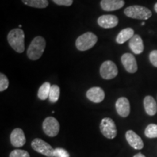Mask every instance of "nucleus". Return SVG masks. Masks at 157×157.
<instances>
[{
    "label": "nucleus",
    "mask_w": 157,
    "mask_h": 157,
    "mask_svg": "<svg viewBox=\"0 0 157 157\" xmlns=\"http://www.w3.org/2000/svg\"><path fill=\"white\" fill-rule=\"evenodd\" d=\"M9 44L15 52L22 53L25 50V33L21 29H14L7 35Z\"/></svg>",
    "instance_id": "obj_1"
},
{
    "label": "nucleus",
    "mask_w": 157,
    "mask_h": 157,
    "mask_svg": "<svg viewBox=\"0 0 157 157\" xmlns=\"http://www.w3.org/2000/svg\"><path fill=\"white\" fill-rule=\"evenodd\" d=\"M46 47V41L42 36H38L31 41L27 50V56L32 60H36L42 57Z\"/></svg>",
    "instance_id": "obj_2"
},
{
    "label": "nucleus",
    "mask_w": 157,
    "mask_h": 157,
    "mask_svg": "<svg viewBox=\"0 0 157 157\" xmlns=\"http://www.w3.org/2000/svg\"><path fill=\"white\" fill-rule=\"evenodd\" d=\"M125 15L133 19L148 20L152 16V13L148 8L140 5H132L127 7L124 11Z\"/></svg>",
    "instance_id": "obj_3"
},
{
    "label": "nucleus",
    "mask_w": 157,
    "mask_h": 157,
    "mask_svg": "<svg viewBox=\"0 0 157 157\" xmlns=\"http://www.w3.org/2000/svg\"><path fill=\"white\" fill-rule=\"evenodd\" d=\"M98 42V37L93 32H86L76 39V47L78 50L86 51L91 49Z\"/></svg>",
    "instance_id": "obj_4"
},
{
    "label": "nucleus",
    "mask_w": 157,
    "mask_h": 157,
    "mask_svg": "<svg viewBox=\"0 0 157 157\" xmlns=\"http://www.w3.org/2000/svg\"><path fill=\"white\" fill-rule=\"evenodd\" d=\"M100 129L104 136L108 139H113L117 135V129L115 122L109 117L103 118L101 121Z\"/></svg>",
    "instance_id": "obj_5"
},
{
    "label": "nucleus",
    "mask_w": 157,
    "mask_h": 157,
    "mask_svg": "<svg viewBox=\"0 0 157 157\" xmlns=\"http://www.w3.org/2000/svg\"><path fill=\"white\" fill-rule=\"evenodd\" d=\"M31 147L35 151L40 153L47 157H54V151L52 146L40 138H35L31 142Z\"/></svg>",
    "instance_id": "obj_6"
},
{
    "label": "nucleus",
    "mask_w": 157,
    "mask_h": 157,
    "mask_svg": "<svg viewBox=\"0 0 157 157\" xmlns=\"http://www.w3.org/2000/svg\"><path fill=\"white\" fill-rule=\"evenodd\" d=\"M42 129L44 132L49 137H56L60 131V124L56 118L47 117L43 121Z\"/></svg>",
    "instance_id": "obj_7"
},
{
    "label": "nucleus",
    "mask_w": 157,
    "mask_h": 157,
    "mask_svg": "<svg viewBox=\"0 0 157 157\" xmlns=\"http://www.w3.org/2000/svg\"><path fill=\"white\" fill-rule=\"evenodd\" d=\"M100 74L104 79H112L118 74L117 66L111 60H106L102 63L100 68Z\"/></svg>",
    "instance_id": "obj_8"
},
{
    "label": "nucleus",
    "mask_w": 157,
    "mask_h": 157,
    "mask_svg": "<svg viewBox=\"0 0 157 157\" xmlns=\"http://www.w3.org/2000/svg\"><path fill=\"white\" fill-rule=\"evenodd\" d=\"M121 63L127 72L134 74L137 71V63L135 56L131 53H124L121 58Z\"/></svg>",
    "instance_id": "obj_9"
},
{
    "label": "nucleus",
    "mask_w": 157,
    "mask_h": 157,
    "mask_svg": "<svg viewBox=\"0 0 157 157\" xmlns=\"http://www.w3.org/2000/svg\"><path fill=\"white\" fill-rule=\"evenodd\" d=\"M119 23V18L113 15H103L98 17V24L103 29H112Z\"/></svg>",
    "instance_id": "obj_10"
},
{
    "label": "nucleus",
    "mask_w": 157,
    "mask_h": 157,
    "mask_svg": "<svg viewBox=\"0 0 157 157\" xmlns=\"http://www.w3.org/2000/svg\"><path fill=\"white\" fill-rule=\"evenodd\" d=\"M127 141L132 148L136 150H141L144 147V143L141 137L132 130H128L125 134Z\"/></svg>",
    "instance_id": "obj_11"
},
{
    "label": "nucleus",
    "mask_w": 157,
    "mask_h": 157,
    "mask_svg": "<svg viewBox=\"0 0 157 157\" xmlns=\"http://www.w3.org/2000/svg\"><path fill=\"white\" fill-rule=\"evenodd\" d=\"M10 142L11 144L16 148L24 146L26 142V139L22 129L15 128L13 129L10 135Z\"/></svg>",
    "instance_id": "obj_12"
},
{
    "label": "nucleus",
    "mask_w": 157,
    "mask_h": 157,
    "mask_svg": "<svg viewBox=\"0 0 157 157\" xmlns=\"http://www.w3.org/2000/svg\"><path fill=\"white\" fill-rule=\"evenodd\" d=\"M116 109L120 117H127L130 113V104L129 100L125 97L119 98L116 102Z\"/></svg>",
    "instance_id": "obj_13"
},
{
    "label": "nucleus",
    "mask_w": 157,
    "mask_h": 157,
    "mask_svg": "<svg viewBox=\"0 0 157 157\" xmlns=\"http://www.w3.org/2000/svg\"><path fill=\"white\" fill-rule=\"evenodd\" d=\"M86 96L90 101L99 103H101L105 98V93L101 87H93L87 90Z\"/></svg>",
    "instance_id": "obj_14"
},
{
    "label": "nucleus",
    "mask_w": 157,
    "mask_h": 157,
    "mask_svg": "<svg viewBox=\"0 0 157 157\" xmlns=\"http://www.w3.org/2000/svg\"><path fill=\"white\" fill-rule=\"evenodd\" d=\"M124 4V0H101V7L105 11H115L122 8Z\"/></svg>",
    "instance_id": "obj_15"
},
{
    "label": "nucleus",
    "mask_w": 157,
    "mask_h": 157,
    "mask_svg": "<svg viewBox=\"0 0 157 157\" xmlns=\"http://www.w3.org/2000/svg\"><path fill=\"white\" fill-rule=\"evenodd\" d=\"M129 48L135 54H140L143 52L144 50V45H143V39L138 34H135L132 39L129 40Z\"/></svg>",
    "instance_id": "obj_16"
},
{
    "label": "nucleus",
    "mask_w": 157,
    "mask_h": 157,
    "mask_svg": "<svg viewBox=\"0 0 157 157\" xmlns=\"http://www.w3.org/2000/svg\"><path fill=\"white\" fill-rule=\"evenodd\" d=\"M143 105L146 113L149 116H154L157 113V104L152 96L148 95L144 98Z\"/></svg>",
    "instance_id": "obj_17"
},
{
    "label": "nucleus",
    "mask_w": 157,
    "mask_h": 157,
    "mask_svg": "<svg viewBox=\"0 0 157 157\" xmlns=\"http://www.w3.org/2000/svg\"><path fill=\"white\" fill-rule=\"evenodd\" d=\"M134 30L131 28H126L121 30L119 33L116 39V41L118 44H124L127 41L130 40L134 36Z\"/></svg>",
    "instance_id": "obj_18"
},
{
    "label": "nucleus",
    "mask_w": 157,
    "mask_h": 157,
    "mask_svg": "<svg viewBox=\"0 0 157 157\" xmlns=\"http://www.w3.org/2000/svg\"><path fill=\"white\" fill-rule=\"evenodd\" d=\"M51 84L50 82H44L41 85L38 90V98L42 101H44V100L49 98V95H50V92L51 89Z\"/></svg>",
    "instance_id": "obj_19"
},
{
    "label": "nucleus",
    "mask_w": 157,
    "mask_h": 157,
    "mask_svg": "<svg viewBox=\"0 0 157 157\" xmlns=\"http://www.w3.org/2000/svg\"><path fill=\"white\" fill-rule=\"evenodd\" d=\"M24 5L35 8H46L49 5L48 0H22Z\"/></svg>",
    "instance_id": "obj_20"
},
{
    "label": "nucleus",
    "mask_w": 157,
    "mask_h": 157,
    "mask_svg": "<svg viewBox=\"0 0 157 157\" xmlns=\"http://www.w3.org/2000/svg\"><path fill=\"white\" fill-rule=\"evenodd\" d=\"M60 87L58 85L54 84L51 86L50 95H49V100L51 103H56L58 101L59 97H60Z\"/></svg>",
    "instance_id": "obj_21"
},
{
    "label": "nucleus",
    "mask_w": 157,
    "mask_h": 157,
    "mask_svg": "<svg viewBox=\"0 0 157 157\" xmlns=\"http://www.w3.org/2000/svg\"><path fill=\"white\" fill-rule=\"evenodd\" d=\"M145 135L148 138H156L157 137V124H150L145 129Z\"/></svg>",
    "instance_id": "obj_22"
},
{
    "label": "nucleus",
    "mask_w": 157,
    "mask_h": 157,
    "mask_svg": "<svg viewBox=\"0 0 157 157\" xmlns=\"http://www.w3.org/2000/svg\"><path fill=\"white\" fill-rule=\"evenodd\" d=\"M9 87V80L5 74H0V92L5 91Z\"/></svg>",
    "instance_id": "obj_23"
},
{
    "label": "nucleus",
    "mask_w": 157,
    "mask_h": 157,
    "mask_svg": "<svg viewBox=\"0 0 157 157\" xmlns=\"http://www.w3.org/2000/svg\"><path fill=\"white\" fill-rule=\"evenodd\" d=\"M10 157H30V155L26 151L16 149L10 153Z\"/></svg>",
    "instance_id": "obj_24"
},
{
    "label": "nucleus",
    "mask_w": 157,
    "mask_h": 157,
    "mask_svg": "<svg viewBox=\"0 0 157 157\" xmlns=\"http://www.w3.org/2000/svg\"><path fill=\"white\" fill-rule=\"evenodd\" d=\"M54 157H70V156L66 150L61 148H57L55 149Z\"/></svg>",
    "instance_id": "obj_25"
},
{
    "label": "nucleus",
    "mask_w": 157,
    "mask_h": 157,
    "mask_svg": "<svg viewBox=\"0 0 157 157\" xmlns=\"http://www.w3.org/2000/svg\"><path fill=\"white\" fill-rule=\"evenodd\" d=\"M149 60L153 66L157 68V50H152L149 54Z\"/></svg>",
    "instance_id": "obj_26"
},
{
    "label": "nucleus",
    "mask_w": 157,
    "mask_h": 157,
    "mask_svg": "<svg viewBox=\"0 0 157 157\" xmlns=\"http://www.w3.org/2000/svg\"><path fill=\"white\" fill-rule=\"evenodd\" d=\"M54 3L60 6H71L73 4L74 0H52Z\"/></svg>",
    "instance_id": "obj_27"
},
{
    "label": "nucleus",
    "mask_w": 157,
    "mask_h": 157,
    "mask_svg": "<svg viewBox=\"0 0 157 157\" xmlns=\"http://www.w3.org/2000/svg\"><path fill=\"white\" fill-rule=\"evenodd\" d=\"M133 157H146V156H145L143 154H141V153H138V154L135 155V156Z\"/></svg>",
    "instance_id": "obj_28"
},
{
    "label": "nucleus",
    "mask_w": 157,
    "mask_h": 157,
    "mask_svg": "<svg viewBox=\"0 0 157 157\" xmlns=\"http://www.w3.org/2000/svg\"><path fill=\"white\" fill-rule=\"evenodd\" d=\"M154 10H155V11L157 13V2L155 4V5H154Z\"/></svg>",
    "instance_id": "obj_29"
},
{
    "label": "nucleus",
    "mask_w": 157,
    "mask_h": 157,
    "mask_svg": "<svg viewBox=\"0 0 157 157\" xmlns=\"http://www.w3.org/2000/svg\"><path fill=\"white\" fill-rule=\"evenodd\" d=\"M141 25H145V22H143L142 23H141Z\"/></svg>",
    "instance_id": "obj_30"
},
{
    "label": "nucleus",
    "mask_w": 157,
    "mask_h": 157,
    "mask_svg": "<svg viewBox=\"0 0 157 157\" xmlns=\"http://www.w3.org/2000/svg\"><path fill=\"white\" fill-rule=\"evenodd\" d=\"M18 27H20V29H21V27H22V25H19V26H18Z\"/></svg>",
    "instance_id": "obj_31"
}]
</instances>
